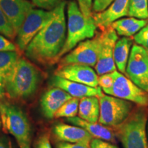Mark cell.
Wrapping results in <instances>:
<instances>
[{
  "label": "cell",
  "mask_w": 148,
  "mask_h": 148,
  "mask_svg": "<svg viewBox=\"0 0 148 148\" xmlns=\"http://www.w3.org/2000/svg\"><path fill=\"white\" fill-rule=\"evenodd\" d=\"M65 5L63 1L53 9L52 17L27 46L24 51L29 60L42 65L58 61L66 38Z\"/></svg>",
  "instance_id": "1"
},
{
  "label": "cell",
  "mask_w": 148,
  "mask_h": 148,
  "mask_svg": "<svg viewBox=\"0 0 148 148\" xmlns=\"http://www.w3.org/2000/svg\"><path fill=\"white\" fill-rule=\"evenodd\" d=\"M40 82V73L34 64L20 56L4 78L5 94L12 99H27L34 95Z\"/></svg>",
  "instance_id": "2"
},
{
  "label": "cell",
  "mask_w": 148,
  "mask_h": 148,
  "mask_svg": "<svg viewBox=\"0 0 148 148\" xmlns=\"http://www.w3.org/2000/svg\"><path fill=\"white\" fill-rule=\"evenodd\" d=\"M67 34L64 45L58 55V61L79 42L91 38L97 32V25L92 16L86 17L75 1H70L67 6Z\"/></svg>",
  "instance_id": "3"
},
{
  "label": "cell",
  "mask_w": 148,
  "mask_h": 148,
  "mask_svg": "<svg viewBox=\"0 0 148 148\" xmlns=\"http://www.w3.org/2000/svg\"><path fill=\"white\" fill-rule=\"evenodd\" d=\"M147 112L143 108L132 111L124 121L114 127V132L123 148H148Z\"/></svg>",
  "instance_id": "4"
},
{
  "label": "cell",
  "mask_w": 148,
  "mask_h": 148,
  "mask_svg": "<svg viewBox=\"0 0 148 148\" xmlns=\"http://www.w3.org/2000/svg\"><path fill=\"white\" fill-rule=\"evenodd\" d=\"M0 116L3 131L15 138L20 148H30L32 130L23 111L8 102H0Z\"/></svg>",
  "instance_id": "5"
},
{
  "label": "cell",
  "mask_w": 148,
  "mask_h": 148,
  "mask_svg": "<svg viewBox=\"0 0 148 148\" xmlns=\"http://www.w3.org/2000/svg\"><path fill=\"white\" fill-rule=\"evenodd\" d=\"M99 117L98 122L108 127H115L127 119L132 110L131 101L109 95L99 97Z\"/></svg>",
  "instance_id": "6"
},
{
  "label": "cell",
  "mask_w": 148,
  "mask_h": 148,
  "mask_svg": "<svg viewBox=\"0 0 148 148\" xmlns=\"http://www.w3.org/2000/svg\"><path fill=\"white\" fill-rule=\"evenodd\" d=\"M53 16L52 10L32 8L27 14L16 36V45L20 51H24L27 46Z\"/></svg>",
  "instance_id": "7"
},
{
  "label": "cell",
  "mask_w": 148,
  "mask_h": 148,
  "mask_svg": "<svg viewBox=\"0 0 148 148\" xmlns=\"http://www.w3.org/2000/svg\"><path fill=\"white\" fill-rule=\"evenodd\" d=\"M101 45V32L91 38L84 40L75 46L65 56L59 60V66L69 64H82L95 66Z\"/></svg>",
  "instance_id": "8"
},
{
  "label": "cell",
  "mask_w": 148,
  "mask_h": 148,
  "mask_svg": "<svg viewBox=\"0 0 148 148\" xmlns=\"http://www.w3.org/2000/svg\"><path fill=\"white\" fill-rule=\"evenodd\" d=\"M125 75L138 87L148 91V49L137 44L132 46Z\"/></svg>",
  "instance_id": "9"
},
{
  "label": "cell",
  "mask_w": 148,
  "mask_h": 148,
  "mask_svg": "<svg viewBox=\"0 0 148 148\" xmlns=\"http://www.w3.org/2000/svg\"><path fill=\"white\" fill-rule=\"evenodd\" d=\"M104 93L142 106H148L147 91L138 87L130 79L119 71H116L112 87L106 90Z\"/></svg>",
  "instance_id": "10"
},
{
  "label": "cell",
  "mask_w": 148,
  "mask_h": 148,
  "mask_svg": "<svg viewBox=\"0 0 148 148\" xmlns=\"http://www.w3.org/2000/svg\"><path fill=\"white\" fill-rule=\"evenodd\" d=\"M117 40V34L111 26L102 29L101 32L100 49L95 66V71L98 75L116 70L114 60V48Z\"/></svg>",
  "instance_id": "11"
},
{
  "label": "cell",
  "mask_w": 148,
  "mask_h": 148,
  "mask_svg": "<svg viewBox=\"0 0 148 148\" xmlns=\"http://www.w3.org/2000/svg\"><path fill=\"white\" fill-rule=\"evenodd\" d=\"M55 75L91 87H97L99 75L92 66L82 64H69L59 66Z\"/></svg>",
  "instance_id": "12"
},
{
  "label": "cell",
  "mask_w": 148,
  "mask_h": 148,
  "mask_svg": "<svg viewBox=\"0 0 148 148\" xmlns=\"http://www.w3.org/2000/svg\"><path fill=\"white\" fill-rule=\"evenodd\" d=\"M34 7L33 3L27 0H0V8L12 24L16 34L28 12Z\"/></svg>",
  "instance_id": "13"
},
{
  "label": "cell",
  "mask_w": 148,
  "mask_h": 148,
  "mask_svg": "<svg viewBox=\"0 0 148 148\" xmlns=\"http://www.w3.org/2000/svg\"><path fill=\"white\" fill-rule=\"evenodd\" d=\"M130 0H114L106 10L92 13V16L97 27L103 29L110 27L114 21L128 16Z\"/></svg>",
  "instance_id": "14"
},
{
  "label": "cell",
  "mask_w": 148,
  "mask_h": 148,
  "mask_svg": "<svg viewBox=\"0 0 148 148\" xmlns=\"http://www.w3.org/2000/svg\"><path fill=\"white\" fill-rule=\"evenodd\" d=\"M53 133L60 141L86 145H90V141L93 138L92 135L82 127L63 123L56 124L53 127Z\"/></svg>",
  "instance_id": "15"
},
{
  "label": "cell",
  "mask_w": 148,
  "mask_h": 148,
  "mask_svg": "<svg viewBox=\"0 0 148 148\" xmlns=\"http://www.w3.org/2000/svg\"><path fill=\"white\" fill-rule=\"evenodd\" d=\"M51 85L55 87L62 88L69 93L71 97L79 99L89 96L99 97L103 95V90L99 86L91 87L88 85L73 82L56 75H54L51 79Z\"/></svg>",
  "instance_id": "16"
},
{
  "label": "cell",
  "mask_w": 148,
  "mask_h": 148,
  "mask_svg": "<svg viewBox=\"0 0 148 148\" xmlns=\"http://www.w3.org/2000/svg\"><path fill=\"white\" fill-rule=\"evenodd\" d=\"M71 97H73L62 88L53 86L49 89L40 99V108L43 116L48 119H53L56 111Z\"/></svg>",
  "instance_id": "17"
},
{
  "label": "cell",
  "mask_w": 148,
  "mask_h": 148,
  "mask_svg": "<svg viewBox=\"0 0 148 148\" xmlns=\"http://www.w3.org/2000/svg\"><path fill=\"white\" fill-rule=\"evenodd\" d=\"M66 121L71 124L78 125L85 129L92 135L93 138L106 140L112 143H116V137L113 130L101 124L99 122L91 123V122L84 121L78 116L66 118Z\"/></svg>",
  "instance_id": "18"
},
{
  "label": "cell",
  "mask_w": 148,
  "mask_h": 148,
  "mask_svg": "<svg viewBox=\"0 0 148 148\" xmlns=\"http://www.w3.org/2000/svg\"><path fill=\"white\" fill-rule=\"evenodd\" d=\"M147 23V19H140L131 16L116 20L110 26L119 36L130 37L136 34Z\"/></svg>",
  "instance_id": "19"
},
{
  "label": "cell",
  "mask_w": 148,
  "mask_h": 148,
  "mask_svg": "<svg viewBox=\"0 0 148 148\" xmlns=\"http://www.w3.org/2000/svg\"><path fill=\"white\" fill-rule=\"evenodd\" d=\"M99 99L95 96L83 97L79 99L78 117L84 121L97 123L99 117Z\"/></svg>",
  "instance_id": "20"
},
{
  "label": "cell",
  "mask_w": 148,
  "mask_h": 148,
  "mask_svg": "<svg viewBox=\"0 0 148 148\" xmlns=\"http://www.w3.org/2000/svg\"><path fill=\"white\" fill-rule=\"evenodd\" d=\"M132 45V40L130 37H122L116 40L114 45V63L120 73L125 75Z\"/></svg>",
  "instance_id": "21"
},
{
  "label": "cell",
  "mask_w": 148,
  "mask_h": 148,
  "mask_svg": "<svg viewBox=\"0 0 148 148\" xmlns=\"http://www.w3.org/2000/svg\"><path fill=\"white\" fill-rule=\"evenodd\" d=\"M20 56V51H0V76L5 78Z\"/></svg>",
  "instance_id": "22"
},
{
  "label": "cell",
  "mask_w": 148,
  "mask_h": 148,
  "mask_svg": "<svg viewBox=\"0 0 148 148\" xmlns=\"http://www.w3.org/2000/svg\"><path fill=\"white\" fill-rule=\"evenodd\" d=\"M79 99L71 97L65 101L55 113V118H71L75 116L78 113Z\"/></svg>",
  "instance_id": "23"
},
{
  "label": "cell",
  "mask_w": 148,
  "mask_h": 148,
  "mask_svg": "<svg viewBox=\"0 0 148 148\" xmlns=\"http://www.w3.org/2000/svg\"><path fill=\"white\" fill-rule=\"evenodd\" d=\"M128 16L140 19H147L148 0H130Z\"/></svg>",
  "instance_id": "24"
},
{
  "label": "cell",
  "mask_w": 148,
  "mask_h": 148,
  "mask_svg": "<svg viewBox=\"0 0 148 148\" xmlns=\"http://www.w3.org/2000/svg\"><path fill=\"white\" fill-rule=\"evenodd\" d=\"M0 34H2L11 40H14L16 36V32L1 8H0Z\"/></svg>",
  "instance_id": "25"
},
{
  "label": "cell",
  "mask_w": 148,
  "mask_h": 148,
  "mask_svg": "<svg viewBox=\"0 0 148 148\" xmlns=\"http://www.w3.org/2000/svg\"><path fill=\"white\" fill-rule=\"evenodd\" d=\"M116 71H117L116 70V71L110 72V73H104L103 75H99V77H98V86L101 88L103 92L112 87Z\"/></svg>",
  "instance_id": "26"
},
{
  "label": "cell",
  "mask_w": 148,
  "mask_h": 148,
  "mask_svg": "<svg viewBox=\"0 0 148 148\" xmlns=\"http://www.w3.org/2000/svg\"><path fill=\"white\" fill-rule=\"evenodd\" d=\"M134 40L137 45L148 49V23L134 35Z\"/></svg>",
  "instance_id": "27"
},
{
  "label": "cell",
  "mask_w": 148,
  "mask_h": 148,
  "mask_svg": "<svg viewBox=\"0 0 148 148\" xmlns=\"http://www.w3.org/2000/svg\"><path fill=\"white\" fill-rule=\"evenodd\" d=\"M64 0H32L34 6L45 10H52Z\"/></svg>",
  "instance_id": "28"
},
{
  "label": "cell",
  "mask_w": 148,
  "mask_h": 148,
  "mask_svg": "<svg viewBox=\"0 0 148 148\" xmlns=\"http://www.w3.org/2000/svg\"><path fill=\"white\" fill-rule=\"evenodd\" d=\"M20 51L17 45H14L13 42L5 38L3 35L0 34V51Z\"/></svg>",
  "instance_id": "29"
},
{
  "label": "cell",
  "mask_w": 148,
  "mask_h": 148,
  "mask_svg": "<svg viewBox=\"0 0 148 148\" xmlns=\"http://www.w3.org/2000/svg\"><path fill=\"white\" fill-rule=\"evenodd\" d=\"M77 2L82 14L87 18L92 17V0H77Z\"/></svg>",
  "instance_id": "30"
},
{
  "label": "cell",
  "mask_w": 148,
  "mask_h": 148,
  "mask_svg": "<svg viewBox=\"0 0 148 148\" xmlns=\"http://www.w3.org/2000/svg\"><path fill=\"white\" fill-rule=\"evenodd\" d=\"M114 0H94L92 5V10L94 12H100L105 10Z\"/></svg>",
  "instance_id": "31"
},
{
  "label": "cell",
  "mask_w": 148,
  "mask_h": 148,
  "mask_svg": "<svg viewBox=\"0 0 148 148\" xmlns=\"http://www.w3.org/2000/svg\"><path fill=\"white\" fill-rule=\"evenodd\" d=\"M90 148H119L110 142L93 138L90 143Z\"/></svg>",
  "instance_id": "32"
},
{
  "label": "cell",
  "mask_w": 148,
  "mask_h": 148,
  "mask_svg": "<svg viewBox=\"0 0 148 148\" xmlns=\"http://www.w3.org/2000/svg\"><path fill=\"white\" fill-rule=\"evenodd\" d=\"M36 148H52L51 147L50 140H49V135L47 134H42L40 135L37 140L36 145Z\"/></svg>",
  "instance_id": "33"
},
{
  "label": "cell",
  "mask_w": 148,
  "mask_h": 148,
  "mask_svg": "<svg viewBox=\"0 0 148 148\" xmlns=\"http://www.w3.org/2000/svg\"><path fill=\"white\" fill-rule=\"evenodd\" d=\"M56 148H90V145L80 143H72L60 141L56 145Z\"/></svg>",
  "instance_id": "34"
},
{
  "label": "cell",
  "mask_w": 148,
  "mask_h": 148,
  "mask_svg": "<svg viewBox=\"0 0 148 148\" xmlns=\"http://www.w3.org/2000/svg\"><path fill=\"white\" fill-rule=\"evenodd\" d=\"M5 95V86H4V78L0 76V99H3Z\"/></svg>",
  "instance_id": "35"
},
{
  "label": "cell",
  "mask_w": 148,
  "mask_h": 148,
  "mask_svg": "<svg viewBox=\"0 0 148 148\" xmlns=\"http://www.w3.org/2000/svg\"><path fill=\"white\" fill-rule=\"evenodd\" d=\"M0 148H8V144L5 143V140L0 138Z\"/></svg>",
  "instance_id": "36"
},
{
  "label": "cell",
  "mask_w": 148,
  "mask_h": 148,
  "mask_svg": "<svg viewBox=\"0 0 148 148\" xmlns=\"http://www.w3.org/2000/svg\"><path fill=\"white\" fill-rule=\"evenodd\" d=\"M147 143H148V120H147Z\"/></svg>",
  "instance_id": "37"
},
{
  "label": "cell",
  "mask_w": 148,
  "mask_h": 148,
  "mask_svg": "<svg viewBox=\"0 0 148 148\" xmlns=\"http://www.w3.org/2000/svg\"><path fill=\"white\" fill-rule=\"evenodd\" d=\"M8 148H12V143H11L10 141L8 142Z\"/></svg>",
  "instance_id": "38"
},
{
  "label": "cell",
  "mask_w": 148,
  "mask_h": 148,
  "mask_svg": "<svg viewBox=\"0 0 148 148\" xmlns=\"http://www.w3.org/2000/svg\"><path fill=\"white\" fill-rule=\"evenodd\" d=\"M1 126V116H0V127Z\"/></svg>",
  "instance_id": "39"
}]
</instances>
